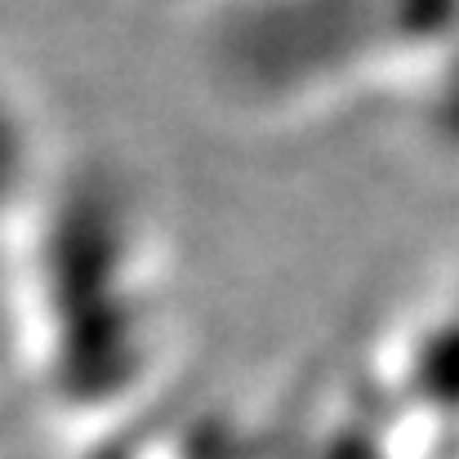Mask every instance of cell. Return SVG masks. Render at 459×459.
I'll list each match as a JSON object with an SVG mask.
<instances>
[{
	"mask_svg": "<svg viewBox=\"0 0 459 459\" xmlns=\"http://www.w3.org/2000/svg\"><path fill=\"white\" fill-rule=\"evenodd\" d=\"M45 130L22 85L0 67V232H31L45 210Z\"/></svg>",
	"mask_w": 459,
	"mask_h": 459,
	"instance_id": "cell-1",
	"label": "cell"
},
{
	"mask_svg": "<svg viewBox=\"0 0 459 459\" xmlns=\"http://www.w3.org/2000/svg\"><path fill=\"white\" fill-rule=\"evenodd\" d=\"M9 330H18V321L0 316V370H4L9 357H22V334H9Z\"/></svg>",
	"mask_w": 459,
	"mask_h": 459,
	"instance_id": "cell-2",
	"label": "cell"
}]
</instances>
